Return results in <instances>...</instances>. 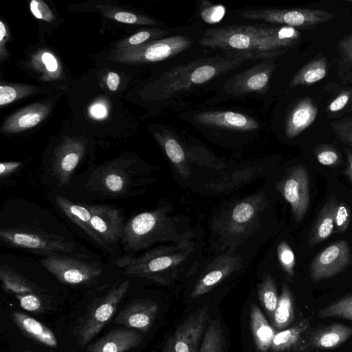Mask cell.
Here are the masks:
<instances>
[{
  "instance_id": "obj_46",
  "label": "cell",
  "mask_w": 352,
  "mask_h": 352,
  "mask_svg": "<svg viewBox=\"0 0 352 352\" xmlns=\"http://www.w3.org/2000/svg\"><path fill=\"white\" fill-rule=\"evenodd\" d=\"M21 307L28 311H38L42 308V302L38 294H27L15 296Z\"/></svg>"
},
{
  "instance_id": "obj_20",
  "label": "cell",
  "mask_w": 352,
  "mask_h": 352,
  "mask_svg": "<svg viewBox=\"0 0 352 352\" xmlns=\"http://www.w3.org/2000/svg\"><path fill=\"white\" fill-rule=\"evenodd\" d=\"M352 336V328L344 324L333 322L317 327H310L305 333V340L313 352L339 346Z\"/></svg>"
},
{
  "instance_id": "obj_5",
  "label": "cell",
  "mask_w": 352,
  "mask_h": 352,
  "mask_svg": "<svg viewBox=\"0 0 352 352\" xmlns=\"http://www.w3.org/2000/svg\"><path fill=\"white\" fill-rule=\"evenodd\" d=\"M266 207L263 193L248 197L225 211L214 228L225 239L241 240L256 230L260 214Z\"/></svg>"
},
{
  "instance_id": "obj_1",
  "label": "cell",
  "mask_w": 352,
  "mask_h": 352,
  "mask_svg": "<svg viewBox=\"0 0 352 352\" xmlns=\"http://www.w3.org/2000/svg\"><path fill=\"white\" fill-rule=\"evenodd\" d=\"M300 36L295 28L288 25H228L207 30L199 43L208 47L255 53L269 58L296 44Z\"/></svg>"
},
{
  "instance_id": "obj_27",
  "label": "cell",
  "mask_w": 352,
  "mask_h": 352,
  "mask_svg": "<svg viewBox=\"0 0 352 352\" xmlns=\"http://www.w3.org/2000/svg\"><path fill=\"white\" fill-rule=\"evenodd\" d=\"M155 137L176 171L184 179H188L191 171L185 151L178 139L167 130L157 133Z\"/></svg>"
},
{
  "instance_id": "obj_12",
  "label": "cell",
  "mask_w": 352,
  "mask_h": 352,
  "mask_svg": "<svg viewBox=\"0 0 352 352\" xmlns=\"http://www.w3.org/2000/svg\"><path fill=\"white\" fill-rule=\"evenodd\" d=\"M209 321L208 305L190 314L176 328L162 352H199L198 349Z\"/></svg>"
},
{
  "instance_id": "obj_7",
  "label": "cell",
  "mask_w": 352,
  "mask_h": 352,
  "mask_svg": "<svg viewBox=\"0 0 352 352\" xmlns=\"http://www.w3.org/2000/svg\"><path fill=\"white\" fill-rule=\"evenodd\" d=\"M135 162L120 158L101 165L91 174L87 188L107 196H126L135 185Z\"/></svg>"
},
{
  "instance_id": "obj_45",
  "label": "cell",
  "mask_w": 352,
  "mask_h": 352,
  "mask_svg": "<svg viewBox=\"0 0 352 352\" xmlns=\"http://www.w3.org/2000/svg\"><path fill=\"white\" fill-rule=\"evenodd\" d=\"M28 92V90L23 91L21 88L1 85L0 87V105L1 107L6 105L27 94Z\"/></svg>"
},
{
  "instance_id": "obj_38",
  "label": "cell",
  "mask_w": 352,
  "mask_h": 352,
  "mask_svg": "<svg viewBox=\"0 0 352 352\" xmlns=\"http://www.w3.org/2000/svg\"><path fill=\"white\" fill-rule=\"evenodd\" d=\"M277 256L287 276L292 278L294 275L296 256L293 250L285 241H282L278 245Z\"/></svg>"
},
{
  "instance_id": "obj_10",
  "label": "cell",
  "mask_w": 352,
  "mask_h": 352,
  "mask_svg": "<svg viewBox=\"0 0 352 352\" xmlns=\"http://www.w3.org/2000/svg\"><path fill=\"white\" fill-rule=\"evenodd\" d=\"M41 263L60 283L67 285L88 283L99 277L102 272L97 262L66 254L46 256Z\"/></svg>"
},
{
  "instance_id": "obj_39",
  "label": "cell",
  "mask_w": 352,
  "mask_h": 352,
  "mask_svg": "<svg viewBox=\"0 0 352 352\" xmlns=\"http://www.w3.org/2000/svg\"><path fill=\"white\" fill-rule=\"evenodd\" d=\"M352 219V212L349 205L342 201H338L336 215L333 234L346 231Z\"/></svg>"
},
{
  "instance_id": "obj_16",
  "label": "cell",
  "mask_w": 352,
  "mask_h": 352,
  "mask_svg": "<svg viewBox=\"0 0 352 352\" xmlns=\"http://www.w3.org/2000/svg\"><path fill=\"white\" fill-rule=\"evenodd\" d=\"M241 267V259L234 253L226 252L215 258L197 282L192 291L191 298H197L208 293Z\"/></svg>"
},
{
  "instance_id": "obj_23",
  "label": "cell",
  "mask_w": 352,
  "mask_h": 352,
  "mask_svg": "<svg viewBox=\"0 0 352 352\" xmlns=\"http://www.w3.org/2000/svg\"><path fill=\"white\" fill-rule=\"evenodd\" d=\"M194 120L206 126L232 130L252 131L258 122L246 115L234 111H204L194 116Z\"/></svg>"
},
{
  "instance_id": "obj_40",
  "label": "cell",
  "mask_w": 352,
  "mask_h": 352,
  "mask_svg": "<svg viewBox=\"0 0 352 352\" xmlns=\"http://www.w3.org/2000/svg\"><path fill=\"white\" fill-rule=\"evenodd\" d=\"M167 34L168 32L166 31L161 30L141 31L122 41L118 45V49H122L137 46L146 43V41L151 38H156L166 35Z\"/></svg>"
},
{
  "instance_id": "obj_18",
  "label": "cell",
  "mask_w": 352,
  "mask_h": 352,
  "mask_svg": "<svg viewBox=\"0 0 352 352\" xmlns=\"http://www.w3.org/2000/svg\"><path fill=\"white\" fill-rule=\"evenodd\" d=\"M87 206L91 212V226L105 245L122 238L124 224L118 210L105 205Z\"/></svg>"
},
{
  "instance_id": "obj_47",
  "label": "cell",
  "mask_w": 352,
  "mask_h": 352,
  "mask_svg": "<svg viewBox=\"0 0 352 352\" xmlns=\"http://www.w3.org/2000/svg\"><path fill=\"white\" fill-rule=\"evenodd\" d=\"M352 97V88L345 89L340 93L329 104L328 111L336 113L342 110Z\"/></svg>"
},
{
  "instance_id": "obj_21",
  "label": "cell",
  "mask_w": 352,
  "mask_h": 352,
  "mask_svg": "<svg viewBox=\"0 0 352 352\" xmlns=\"http://www.w3.org/2000/svg\"><path fill=\"white\" fill-rule=\"evenodd\" d=\"M311 316L303 317L294 324L276 333L270 349L271 352H313L305 340L311 327Z\"/></svg>"
},
{
  "instance_id": "obj_51",
  "label": "cell",
  "mask_w": 352,
  "mask_h": 352,
  "mask_svg": "<svg viewBox=\"0 0 352 352\" xmlns=\"http://www.w3.org/2000/svg\"><path fill=\"white\" fill-rule=\"evenodd\" d=\"M120 83V76L116 72H109L107 78V84L109 90L116 91Z\"/></svg>"
},
{
  "instance_id": "obj_14",
  "label": "cell",
  "mask_w": 352,
  "mask_h": 352,
  "mask_svg": "<svg viewBox=\"0 0 352 352\" xmlns=\"http://www.w3.org/2000/svg\"><path fill=\"white\" fill-rule=\"evenodd\" d=\"M352 256L349 243L340 240L319 252L311 263L309 274L311 280L318 283L342 272L351 263Z\"/></svg>"
},
{
  "instance_id": "obj_22",
  "label": "cell",
  "mask_w": 352,
  "mask_h": 352,
  "mask_svg": "<svg viewBox=\"0 0 352 352\" xmlns=\"http://www.w3.org/2000/svg\"><path fill=\"white\" fill-rule=\"evenodd\" d=\"M142 333L127 327L118 328L89 346L87 352H126L143 340Z\"/></svg>"
},
{
  "instance_id": "obj_37",
  "label": "cell",
  "mask_w": 352,
  "mask_h": 352,
  "mask_svg": "<svg viewBox=\"0 0 352 352\" xmlns=\"http://www.w3.org/2000/svg\"><path fill=\"white\" fill-rule=\"evenodd\" d=\"M318 162L326 166L335 167L342 163V157L340 151L332 145L322 144L314 149Z\"/></svg>"
},
{
  "instance_id": "obj_44",
  "label": "cell",
  "mask_w": 352,
  "mask_h": 352,
  "mask_svg": "<svg viewBox=\"0 0 352 352\" xmlns=\"http://www.w3.org/2000/svg\"><path fill=\"white\" fill-rule=\"evenodd\" d=\"M30 8L32 14L38 19L50 22L54 19L49 7L41 0H32Z\"/></svg>"
},
{
  "instance_id": "obj_11",
  "label": "cell",
  "mask_w": 352,
  "mask_h": 352,
  "mask_svg": "<svg viewBox=\"0 0 352 352\" xmlns=\"http://www.w3.org/2000/svg\"><path fill=\"white\" fill-rule=\"evenodd\" d=\"M240 16L245 19L261 20L302 29L311 28L325 23L333 16L326 10L307 8L250 10L241 12Z\"/></svg>"
},
{
  "instance_id": "obj_35",
  "label": "cell",
  "mask_w": 352,
  "mask_h": 352,
  "mask_svg": "<svg viewBox=\"0 0 352 352\" xmlns=\"http://www.w3.org/2000/svg\"><path fill=\"white\" fill-rule=\"evenodd\" d=\"M257 289L259 301L272 319L278 300L276 285L273 277L265 273Z\"/></svg>"
},
{
  "instance_id": "obj_31",
  "label": "cell",
  "mask_w": 352,
  "mask_h": 352,
  "mask_svg": "<svg viewBox=\"0 0 352 352\" xmlns=\"http://www.w3.org/2000/svg\"><path fill=\"white\" fill-rule=\"evenodd\" d=\"M295 318L293 294L285 282L282 283L276 309L272 318L274 327L279 331L289 327Z\"/></svg>"
},
{
  "instance_id": "obj_50",
  "label": "cell",
  "mask_w": 352,
  "mask_h": 352,
  "mask_svg": "<svg viewBox=\"0 0 352 352\" xmlns=\"http://www.w3.org/2000/svg\"><path fill=\"white\" fill-rule=\"evenodd\" d=\"M22 163L20 162H5L0 164V175L1 178L10 175L18 169Z\"/></svg>"
},
{
  "instance_id": "obj_28",
  "label": "cell",
  "mask_w": 352,
  "mask_h": 352,
  "mask_svg": "<svg viewBox=\"0 0 352 352\" xmlns=\"http://www.w3.org/2000/svg\"><path fill=\"white\" fill-rule=\"evenodd\" d=\"M55 201L60 210L94 241L101 245H105L91 226V212L87 206L74 203L61 195L56 196Z\"/></svg>"
},
{
  "instance_id": "obj_9",
  "label": "cell",
  "mask_w": 352,
  "mask_h": 352,
  "mask_svg": "<svg viewBox=\"0 0 352 352\" xmlns=\"http://www.w3.org/2000/svg\"><path fill=\"white\" fill-rule=\"evenodd\" d=\"M192 40L185 35H176L143 44L118 49L114 60L123 63H142L165 60L186 50Z\"/></svg>"
},
{
  "instance_id": "obj_30",
  "label": "cell",
  "mask_w": 352,
  "mask_h": 352,
  "mask_svg": "<svg viewBox=\"0 0 352 352\" xmlns=\"http://www.w3.org/2000/svg\"><path fill=\"white\" fill-rule=\"evenodd\" d=\"M250 324L256 349L260 352H268L276 332L256 305L251 307Z\"/></svg>"
},
{
  "instance_id": "obj_29",
  "label": "cell",
  "mask_w": 352,
  "mask_h": 352,
  "mask_svg": "<svg viewBox=\"0 0 352 352\" xmlns=\"http://www.w3.org/2000/svg\"><path fill=\"white\" fill-rule=\"evenodd\" d=\"M12 318L19 329L28 337L47 346L57 347L55 334L43 323L19 311H14Z\"/></svg>"
},
{
  "instance_id": "obj_34",
  "label": "cell",
  "mask_w": 352,
  "mask_h": 352,
  "mask_svg": "<svg viewBox=\"0 0 352 352\" xmlns=\"http://www.w3.org/2000/svg\"><path fill=\"white\" fill-rule=\"evenodd\" d=\"M226 338L223 329L218 319L208 321L199 352H224Z\"/></svg>"
},
{
  "instance_id": "obj_13",
  "label": "cell",
  "mask_w": 352,
  "mask_h": 352,
  "mask_svg": "<svg viewBox=\"0 0 352 352\" xmlns=\"http://www.w3.org/2000/svg\"><path fill=\"white\" fill-rule=\"evenodd\" d=\"M276 188L291 206L294 220L300 221L305 217L310 201L309 176L302 165L292 167L280 180Z\"/></svg>"
},
{
  "instance_id": "obj_41",
  "label": "cell",
  "mask_w": 352,
  "mask_h": 352,
  "mask_svg": "<svg viewBox=\"0 0 352 352\" xmlns=\"http://www.w3.org/2000/svg\"><path fill=\"white\" fill-rule=\"evenodd\" d=\"M225 13L226 8L223 5H212L207 1L201 2L200 15L208 23H219L223 18Z\"/></svg>"
},
{
  "instance_id": "obj_6",
  "label": "cell",
  "mask_w": 352,
  "mask_h": 352,
  "mask_svg": "<svg viewBox=\"0 0 352 352\" xmlns=\"http://www.w3.org/2000/svg\"><path fill=\"white\" fill-rule=\"evenodd\" d=\"M1 240L12 246L46 256L68 254L74 252V244L64 237L48 234L28 226L1 228Z\"/></svg>"
},
{
  "instance_id": "obj_25",
  "label": "cell",
  "mask_w": 352,
  "mask_h": 352,
  "mask_svg": "<svg viewBox=\"0 0 352 352\" xmlns=\"http://www.w3.org/2000/svg\"><path fill=\"white\" fill-rule=\"evenodd\" d=\"M48 103L34 104L10 116L4 122L2 131L13 133L33 127L45 118L50 112Z\"/></svg>"
},
{
  "instance_id": "obj_4",
  "label": "cell",
  "mask_w": 352,
  "mask_h": 352,
  "mask_svg": "<svg viewBox=\"0 0 352 352\" xmlns=\"http://www.w3.org/2000/svg\"><path fill=\"white\" fill-rule=\"evenodd\" d=\"M193 251L192 243L186 241L159 246L137 257L125 256L118 258L115 263L128 276L167 283L168 276L176 272Z\"/></svg>"
},
{
  "instance_id": "obj_26",
  "label": "cell",
  "mask_w": 352,
  "mask_h": 352,
  "mask_svg": "<svg viewBox=\"0 0 352 352\" xmlns=\"http://www.w3.org/2000/svg\"><path fill=\"white\" fill-rule=\"evenodd\" d=\"M338 200L335 195L329 197L318 212L311 227L308 245L312 248L333 234L336 210Z\"/></svg>"
},
{
  "instance_id": "obj_52",
  "label": "cell",
  "mask_w": 352,
  "mask_h": 352,
  "mask_svg": "<svg viewBox=\"0 0 352 352\" xmlns=\"http://www.w3.org/2000/svg\"><path fill=\"white\" fill-rule=\"evenodd\" d=\"M346 155V166L343 173L347 177L348 179L352 185V148L345 150Z\"/></svg>"
},
{
  "instance_id": "obj_48",
  "label": "cell",
  "mask_w": 352,
  "mask_h": 352,
  "mask_svg": "<svg viewBox=\"0 0 352 352\" xmlns=\"http://www.w3.org/2000/svg\"><path fill=\"white\" fill-rule=\"evenodd\" d=\"M113 18L121 23H140V24H156V22L145 16H138L136 14L128 12H118Z\"/></svg>"
},
{
  "instance_id": "obj_24",
  "label": "cell",
  "mask_w": 352,
  "mask_h": 352,
  "mask_svg": "<svg viewBox=\"0 0 352 352\" xmlns=\"http://www.w3.org/2000/svg\"><path fill=\"white\" fill-rule=\"evenodd\" d=\"M318 108L310 98L299 100L289 112L285 122V135L288 138H294L315 120Z\"/></svg>"
},
{
  "instance_id": "obj_43",
  "label": "cell",
  "mask_w": 352,
  "mask_h": 352,
  "mask_svg": "<svg viewBox=\"0 0 352 352\" xmlns=\"http://www.w3.org/2000/svg\"><path fill=\"white\" fill-rule=\"evenodd\" d=\"M36 62L39 68L50 76L59 74V65L56 57L47 51L43 52L36 57Z\"/></svg>"
},
{
  "instance_id": "obj_2",
  "label": "cell",
  "mask_w": 352,
  "mask_h": 352,
  "mask_svg": "<svg viewBox=\"0 0 352 352\" xmlns=\"http://www.w3.org/2000/svg\"><path fill=\"white\" fill-rule=\"evenodd\" d=\"M267 59L251 52H236L227 57H212L195 60L165 72L156 82L157 98L169 99L191 87L238 67L247 60Z\"/></svg>"
},
{
  "instance_id": "obj_15",
  "label": "cell",
  "mask_w": 352,
  "mask_h": 352,
  "mask_svg": "<svg viewBox=\"0 0 352 352\" xmlns=\"http://www.w3.org/2000/svg\"><path fill=\"white\" fill-rule=\"evenodd\" d=\"M275 67L272 61L263 60L230 78L226 82L224 89L235 96L262 91L268 86Z\"/></svg>"
},
{
  "instance_id": "obj_54",
  "label": "cell",
  "mask_w": 352,
  "mask_h": 352,
  "mask_svg": "<svg viewBox=\"0 0 352 352\" xmlns=\"http://www.w3.org/2000/svg\"><path fill=\"white\" fill-rule=\"evenodd\" d=\"M90 112L91 115L96 118H102L107 114L106 108L101 104H96L92 106Z\"/></svg>"
},
{
  "instance_id": "obj_49",
  "label": "cell",
  "mask_w": 352,
  "mask_h": 352,
  "mask_svg": "<svg viewBox=\"0 0 352 352\" xmlns=\"http://www.w3.org/2000/svg\"><path fill=\"white\" fill-rule=\"evenodd\" d=\"M339 48L344 57L348 60L352 61V34L340 41Z\"/></svg>"
},
{
  "instance_id": "obj_32",
  "label": "cell",
  "mask_w": 352,
  "mask_h": 352,
  "mask_svg": "<svg viewBox=\"0 0 352 352\" xmlns=\"http://www.w3.org/2000/svg\"><path fill=\"white\" fill-rule=\"evenodd\" d=\"M1 287L6 292L15 296L27 294H39L41 289L8 265L0 267Z\"/></svg>"
},
{
  "instance_id": "obj_33",
  "label": "cell",
  "mask_w": 352,
  "mask_h": 352,
  "mask_svg": "<svg viewBox=\"0 0 352 352\" xmlns=\"http://www.w3.org/2000/svg\"><path fill=\"white\" fill-rule=\"evenodd\" d=\"M327 72V62L321 56L311 60L296 72L292 80L290 87L311 85L325 77Z\"/></svg>"
},
{
  "instance_id": "obj_17",
  "label": "cell",
  "mask_w": 352,
  "mask_h": 352,
  "mask_svg": "<svg viewBox=\"0 0 352 352\" xmlns=\"http://www.w3.org/2000/svg\"><path fill=\"white\" fill-rule=\"evenodd\" d=\"M85 149V144L77 140H67L58 148L52 160V172L59 186L69 184Z\"/></svg>"
},
{
  "instance_id": "obj_42",
  "label": "cell",
  "mask_w": 352,
  "mask_h": 352,
  "mask_svg": "<svg viewBox=\"0 0 352 352\" xmlns=\"http://www.w3.org/2000/svg\"><path fill=\"white\" fill-rule=\"evenodd\" d=\"M331 126L340 141L352 147V119L343 118L333 121Z\"/></svg>"
},
{
  "instance_id": "obj_19",
  "label": "cell",
  "mask_w": 352,
  "mask_h": 352,
  "mask_svg": "<svg viewBox=\"0 0 352 352\" xmlns=\"http://www.w3.org/2000/svg\"><path fill=\"white\" fill-rule=\"evenodd\" d=\"M158 311L157 302L149 299H136L116 316L113 323L146 332L152 326Z\"/></svg>"
},
{
  "instance_id": "obj_53",
  "label": "cell",
  "mask_w": 352,
  "mask_h": 352,
  "mask_svg": "<svg viewBox=\"0 0 352 352\" xmlns=\"http://www.w3.org/2000/svg\"><path fill=\"white\" fill-rule=\"evenodd\" d=\"M8 38V32L5 24L0 21V44H1V59L3 60V57L6 58V54L4 52V45L6 44Z\"/></svg>"
},
{
  "instance_id": "obj_3",
  "label": "cell",
  "mask_w": 352,
  "mask_h": 352,
  "mask_svg": "<svg viewBox=\"0 0 352 352\" xmlns=\"http://www.w3.org/2000/svg\"><path fill=\"white\" fill-rule=\"evenodd\" d=\"M177 220L168 215V207L134 216L124 226L121 240L124 250L140 251L160 241H189V232H182Z\"/></svg>"
},
{
  "instance_id": "obj_36",
  "label": "cell",
  "mask_w": 352,
  "mask_h": 352,
  "mask_svg": "<svg viewBox=\"0 0 352 352\" xmlns=\"http://www.w3.org/2000/svg\"><path fill=\"white\" fill-rule=\"evenodd\" d=\"M316 315L322 318L333 317L352 320V293L318 310Z\"/></svg>"
},
{
  "instance_id": "obj_8",
  "label": "cell",
  "mask_w": 352,
  "mask_h": 352,
  "mask_svg": "<svg viewBox=\"0 0 352 352\" xmlns=\"http://www.w3.org/2000/svg\"><path fill=\"white\" fill-rule=\"evenodd\" d=\"M129 287V281L124 280L114 285L93 304L77 328L76 336L80 346H85L109 322Z\"/></svg>"
}]
</instances>
